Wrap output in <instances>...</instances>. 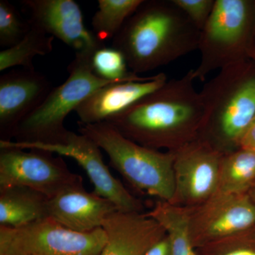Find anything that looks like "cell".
Segmentation results:
<instances>
[{
	"label": "cell",
	"mask_w": 255,
	"mask_h": 255,
	"mask_svg": "<svg viewBox=\"0 0 255 255\" xmlns=\"http://www.w3.org/2000/svg\"><path fill=\"white\" fill-rule=\"evenodd\" d=\"M147 216L164 228L170 243L169 255H196L189 234L190 208L158 200Z\"/></svg>",
	"instance_id": "ac0fdd59"
},
{
	"label": "cell",
	"mask_w": 255,
	"mask_h": 255,
	"mask_svg": "<svg viewBox=\"0 0 255 255\" xmlns=\"http://www.w3.org/2000/svg\"><path fill=\"white\" fill-rule=\"evenodd\" d=\"M14 186L30 188L51 199L70 188L82 187L83 179L68 169L62 156L0 140V189Z\"/></svg>",
	"instance_id": "ba28073f"
},
{
	"label": "cell",
	"mask_w": 255,
	"mask_h": 255,
	"mask_svg": "<svg viewBox=\"0 0 255 255\" xmlns=\"http://www.w3.org/2000/svg\"><path fill=\"white\" fill-rule=\"evenodd\" d=\"M49 198L25 187L0 189V226L19 228L48 218Z\"/></svg>",
	"instance_id": "e0dca14e"
},
{
	"label": "cell",
	"mask_w": 255,
	"mask_h": 255,
	"mask_svg": "<svg viewBox=\"0 0 255 255\" xmlns=\"http://www.w3.org/2000/svg\"><path fill=\"white\" fill-rule=\"evenodd\" d=\"M194 81L193 69L182 78L167 80L106 122L139 145L175 152L200 134L204 104Z\"/></svg>",
	"instance_id": "6da1fadb"
},
{
	"label": "cell",
	"mask_w": 255,
	"mask_h": 255,
	"mask_svg": "<svg viewBox=\"0 0 255 255\" xmlns=\"http://www.w3.org/2000/svg\"><path fill=\"white\" fill-rule=\"evenodd\" d=\"M53 90L44 74L21 68L0 76V136L11 141L16 128L39 107Z\"/></svg>",
	"instance_id": "7c38bea8"
},
{
	"label": "cell",
	"mask_w": 255,
	"mask_h": 255,
	"mask_svg": "<svg viewBox=\"0 0 255 255\" xmlns=\"http://www.w3.org/2000/svg\"><path fill=\"white\" fill-rule=\"evenodd\" d=\"M78 131L107 152L110 165L132 187L159 200L172 202L175 193V152H161L139 145L124 136L108 122H78Z\"/></svg>",
	"instance_id": "277c9868"
},
{
	"label": "cell",
	"mask_w": 255,
	"mask_h": 255,
	"mask_svg": "<svg viewBox=\"0 0 255 255\" xmlns=\"http://www.w3.org/2000/svg\"><path fill=\"white\" fill-rule=\"evenodd\" d=\"M200 32L172 0H144L114 38L112 47L138 75L198 50Z\"/></svg>",
	"instance_id": "7a4b0ae2"
},
{
	"label": "cell",
	"mask_w": 255,
	"mask_h": 255,
	"mask_svg": "<svg viewBox=\"0 0 255 255\" xmlns=\"http://www.w3.org/2000/svg\"><path fill=\"white\" fill-rule=\"evenodd\" d=\"M255 34V1L216 0L214 11L200 32V61L193 69L195 80L205 81L209 74L249 59Z\"/></svg>",
	"instance_id": "8992f818"
},
{
	"label": "cell",
	"mask_w": 255,
	"mask_h": 255,
	"mask_svg": "<svg viewBox=\"0 0 255 255\" xmlns=\"http://www.w3.org/2000/svg\"><path fill=\"white\" fill-rule=\"evenodd\" d=\"M248 194L255 205V184L251 188V189H250L249 191H248Z\"/></svg>",
	"instance_id": "f1b7e54d"
},
{
	"label": "cell",
	"mask_w": 255,
	"mask_h": 255,
	"mask_svg": "<svg viewBox=\"0 0 255 255\" xmlns=\"http://www.w3.org/2000/svg\"><path fill=\"white\" fill-rule=\"evenodd\" d=\"M199 31L204 28L214 11L216 0H172Z\"/></svg>",
	"instance_id": "d4e9b609"
},
{
	"label": "cell",
	"mask_w": 255,
	"mask_h": 255,
	"mask_svg": "<svg viewBox=\"0 0 255 255\" xmlns=\"http://www.w3.org/2000/svg\"><path fill=\"white\" fill-rule=\"evenodd\" d=\"M95 51L75 53L68 68V78L53 88L43 103L16 128L13 137L19 143L62 145L70 130L64 126L68 114L101 87L118 82L99 78L92 59Z\"/></svg>",
	"instance_id": "5b68a950"
},
{
	"label": "cell",
	"mask_w": 255,
	"mask_h": 255,
	"mask_svg": "<svg viewBox=\"0 0 255 255\" xmlns=\"http://www.w3.org/2000/svg\"><path fill=\"white\" fill-rule=\"evenodd\" d=\"M255 228V205L248 193L217 192L190 208L189 234L195 249Z\"/></svg>",
	"instance_id": "9c48e42d"
},
{
	"label": "cell",
	"mask_w": 255,
	"mask_h": 255,
	"mask_svg": "<svg viewBox=\"0 0 255 255\" xmlns=\"http://www.w3.org/2000/svg\"><path fill=\"white\" fill-rule=\"evenodd\" d=\"M255 184V150L238 148L224 153L217 192L248 193Z\"/></svg>",
	"instance_id": "d6986e66"
},
{
	"label": "cell",
	"mask_w": 255,
	"mask_h": 255,
	"mask_svg": "<svg viewBox=\"0 0 255 255\" xmlns=\"http://www.w3.org/2000/svg\"><path fill=\"white\" fill-rule=\"evenodd\" d=\"M144 0H99L92 19V31L102 43L112 40Z\"/></svg>",
	"instance_id": "44dd1931"
},
{
	"label": "cell",
	"mask_w": 255,
	"mask_h": 255,
	"mask_svg": "<svg viewBox=\"0 0 255 255\" xmlns=\"http://www.w3.org/2000/svg\"><path fill=\"white\" fill-rule=\"evenodd\" d=\"M107 241L100 255H145L167 236L156 220L141 212L116 211L104 221Z\"/></svg>",
	"instance_id": "5bb4252c"
},
{
	"label": "cell",
	"mask_w": 255,
	"mask_h": 255,
	"mask_svg": "<svg viewBox=\"0 0 255 255\" xmlns=\"http://www.w3.org/2000/svg\"><path fill=\"white\" fill-rule=\"evenodd\" d=\"M92 67L96 75L109 81H140L146 78L129 71L124 55L112 46H104L96 50Z\"/></svg>",
	"instance_id": "7402d4cb"
},
{
	"label": "cell",
	"mask_w": 255,
	"mask_h": 255,
	"mask_svg": "<svg viewBox=\"0 0 255 255\" xmlns=\"http://www.w3.org/2000/svg\"><path fill=\"white\" fill-rule=\"evenodd\" d=\"M31 28L29 19H25L8 0H0V46L11 48L19 43Z\"/></svg>",
	"instance_id": "603a6c76"
},
{
	"label": "cell",
	"mask_w": 255,
	"mask_h": 255,
	"mask_svg": "<svg viewBox=\"0 0 255 255\" xmlns=\"http://www.w3.org/2000/svg\"><path fill=\"white\" fill-rule=\"evenodd\" d=\"M255 60V34L249 51V58Z\"/></svg>",
	"instance_id": "83f0119b"
},
{
	"label": "cell",
	"mask_w": 255,
	"mask_h": 255,
	"mask_svg": "<svg viewBox=\"0 0 255 255\" xmlns=\"http://www.w3.org/2000/svg\"><path fill=\"white\" fill-rule=\"evenodd\" d=\"M48 209V218L78 233L102 228L106 218L119 211L112 201L87 192L84 186L70 188L49 199Z\"/></svg>",
	"instance_id": "2e32d148"
},
{
	"label": "cell",
	"mask_w": 255,
	"mask_h": 255,
	"mask_svg": "<svg viewBox=\"0 0 255 255\" xmlns=\"http://www.w3.org/2000/svg\"><path fill=\"white\" fill-rule=\"evenodd\" d=\"M107 241L102 228L75 232L50 218L19 228L0 226V255H100Z\"/></svg>",
	"instance_id": "52a82bcc"
},
{
	"label": "cell",
	"mask_w": 255,
	"mask_h": 255,
	"mask_svg": "<svg viewBox=\"0 0 255 255\" xmlns=\"http://www.w3.org/2000/svg\"><path fill=\"white\" fill-rule=\"evenodd\" d=\"M174 152L175 193L171 204L186 208L204 204L219 189L224 153L199 137Z\"/></svg>",
	"instance_id": "30bf717a"
},
{
	"label": "cell",
	"mask_w": 255,
	"mask_h": 255,
	"mask_svg": "<svg viewBox=\"0 0 255 255\" xmlns=\"http://www.w3.org/2000/svg\"><path fill=\"white\" fill-rule=\"evenodd\" d=\"M167 80V75L160 73L140 81L118 82L101 87L75 111L80 119L79 122L94 124L106 122L155 91Z\"/></svg>",
	"instance_id": "9a60e30c"
},
{
	"label": "cell",
	"mask_w": 255,
	"mask_h": 255,
	"mask_svg": "<svg viewBox=\"0 0 255 255\" xmlns=\"http://www.w3.org/2000/svg\"><path fill=\"white\" fill-rule=\"evenodd\" d=\"M196 255H255V228L196 249Z\"/></svg>",
	"instance_id": "cb8c5ba5"
},
{
	"label": "cell",
	"mask_w": 255,
	"mask_h": 255,
	"mask_svg": "<svg viewBox=\"0 0 255 255\" xmlns=\"http://www.w3.org/2000/svg\"><path fill=\"white\" fill-rule=\"evenodd\" d=\"M240 148L255 150V117L240 143Z\"/></svg>",
	"instance_id": "4316f807"
},
{
	"label": "cell",
	"mask_w": 255,
	"mask_h": 255,
	"mask_svg": "<svg viewBox=\"0 0 255 255\" xmlns=\"http://www.w3.org/2000/svg\"><path fill=\"white\" fill-rule=\"evenodd\" d=\"M31 24L57 38L75 53L96 51L105 46L87 29L81 9L74 0H23Z\"/></svg>",
	"instance_id": "4fadbf2b"
},
{
	"label": "cell",
	"mask_w": 255,
	"mask_h": 255,
	"mask_svg": "<svg viewBox=\"0 0 255 255\" xmlns=\"http://www.w3.org/2000/svg\"><path fill=\"white\" fill-rule=\"evenodd\" d=\"M200 93L204 117L199 138L223 153L240 148L255 117V65L247 59L219 70Z\"/></svg>",
	"instance_id": "3957f363"
},
{
	"label": "cell",
	"mask_w": 255,
	"mask_h": 255,
	"mask_svg": "<svg viewBox=\"0 0 255 255\" xmlns=\"http://www.w3.org/2000/svg\"><path fill=\"white\" fill-rule=\"evenodd\" d=\"M7 142L19 148L43 149L58 155L72 157L86 172L95 187V194L112 201L119 211L141 212L143 210L141 201L132 195L122 183L111 174L104 162L102 149L83 134L69 131L66 141L62 145Z\"/></svg>",
	"instance_id": "8fae6325"
},
{
	"label": "cell",
	"mask_w": 255,
	"mask_h": 255,
	"mask_svg": "<svg viewBox=\"0 0 255 255\" xmlns=\"http://www.w3.org/2000/svg\"><path fill=\"white\" fill-rule=\"evenodd\" d=\"M170 254V243L168 236H165L158 243L154 245L145 255H169Z\"/></svg>",
	"instance_id": "484cf974"
},
{
	"label": "cell",
	"mask_w": 255,
	"mask_h": 255,
	"mask_svg": "<svg viewBox=\"0 0 255 255\" xmlns=\"http://www.w3.org/2000/svg\"><path fill=\"white\" fill-rule=\"evenodd\" d=\"M54 38L31 24V30L19 43L0 52V71L18 66L35 69V57L44 56L51 53Z\"/></svg>",
	"instance_id": "ffe728a7"
}]
</instances>
